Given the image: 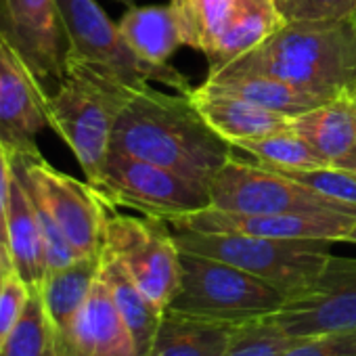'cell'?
<instances>
[{
    "label": "cell",
    "instance_id": "cell-1",
    "mask_svg": "<svg viewBox=\"0 0 356 356\" xmlns=\"http://www.w3.org/2000/svg\"><path fill=\"white\" fill-rule=\"evenodd\" d=\"M111 151L153 161L210 187L235 147L212 130L189 95L147 86L122 109Z\"/></svg>",
    "mask_w": 356,
    "mask_h": 356
},
{
    "label": "cell",
    "instance_id": "cell-2",
    "mask_svg": "<svg viewBox=\"0 0 356 356\" xmlns=\"http://www.w3.org/2000/svg\"><path fill=\"white\" fill-rule=\"evenodd\" d=\"M248 74L270 76L325 99H356V26L352 17L285 22L264 44L216 76Z\"/></svg>",
    "mask_w": 356,
    "mask_h": 356
},
{
    "label": "cell",
    "instance_id": "cell-3",
    "mask_svg": "<svg viewBox=\"0 0 356 356\" xmlns=\"http://www.w3.org/2000/svg\"><path fill=\"white\" fill-rule=\"evenodd\" d=\"M134 92L115 76L67 59L63 78L47 95L49 128L72 149L88 185L99 181L115 122Z\"/></svg>",
    "mask_w": 356,
    "mask_h": 356
},
{
    "label": "cell",
    "instance_id": "cell-4",
    "mask_svg": "<svg viewBox=\"0 0 356 356\" xmlns=\"http://www.w3.org/2000/svg\"><path fill=\"white\" fill-rule=\"evenodd\" d=\"M170 231L181 252L233 264L277 287L287 300L300 296L316 281L331 256L333 243L325 239H273L239 233H200L172 227Z\"/></svg>",
    "mask_w": 356,
    "mask_h": 356
},
{
    "label": "cell",
    "instance_id": "cell-5",
    "mask_svg": "<svg viewBox=\"0 0 356 356\" xmlns=\"http://www.w3.org/2000/svg\"><path fill=\"white\" fill-rule=\"evenodd\" d=\"M287 298L266 281L216 258L181 252V281L168 310L202 318L245 323L273 316Z\"/></svg>",
    "mask_w": 356,
    "mask_h": 356
},
{
    "label": "cell",
    "instance_id": "cell-6",
    "mask_svg": "<svg viewBox=\"0 0 356 356\" xmlns=\"http://www.w3.org/2000/svg\"><path fill=\"white\" fill-rule=\"evenodd\" d=\"M107 208H132L143 216L172 220L212 206L210 187L126 153L109 151L101 176L90 185Z\"/></svg>",
    "mask_w": 356,
    "mask_h": 356
},
{
    "label": "cell",
    "instance_id": "cell-7",
    "mask_svg": "<svg viewBox=\"0 0 356 356\" xmlns=\"http://www.w3.org/2000/svg\"><path fill=\"white\" fill-rule=\"evenodd\" d=\"M57 9L67 42V59L99 67L136 90L147 88L149 82H159L183 95L191 92L189 80L172 65H151L138 59L118 24L109 19L97 0H57Z\"/></svg>",
    "mask_w": 356,
    "mask_h": 356
},
{
    "label": "cell",
    "instance_id": "cell-8",
    "mask_svg": "<svg viewBox=\"0 0 356 356\" xmlns=\"http://www.w3.org/2000/svg\"><path fill=\"white\" fill-rule=\"evenodd\" d=\"M13 172L28 193L44 206L80 258L99 256L105 241L107 206L88 183L53 168L40 151L11 155Z\"/></svg>",
    "mask_w": 356,
    "mask_h": 356
},
{
    "label": "cell",
    "instance_id": "cell-9",
    "mask_svg": "<svg viewBox=\"0 0 356 356\" xmlns=\"http://www.w3.org/2000/svg\"><path fill=\"white\" fill-rule=\"evenodd\" d=\"M103 250L124 266L155 306L168 308L181 281V250L165 220L124 216L107 208Z\"/></svg>",
    "mask_w": 356,
    "mask_h": 356
},
{
    "label": "cell",
    "instance_id": "cell-10",
    "mask_svg": "<svg viewBox=\"0 0 356 356\" xmlns=\"http://www.w3.org/2000/svg\"><path fill=\"white\" fill-rule=\"evenodd\" d=\"M210 200L212 208L239 214L343 212L356 216V208L327 200L283 172L243 161L235 153L216 172L210 185Z\"/></svg>",
    "mask_w": 356,
    "mask_h": 356
},
{
    "label": "cell",
    "instance_id": "cell-11",
    "mask_svg": "<svg viewBox=\"0 0 356 356\" xmlns=\"http://www.w3.org/2000/svg\"><path fill=\"white\" fill-rule=\"evenodd\" d=\"M0 40L47 90L63 78L67 42L57 0H0Z\"/></svg>",
    "mask_w": 356,
    "mask_h": 356
},
{
    "label": "cell",
    "instance_id": "cell-12",
    "mask_svg": "<svg viewBox=\"0 0 356 356\" xmlns=\"http://www.w3.org/2000/svg\"><path fill=\"white\" fill-rule=\"evenodd\" d=\"M273 318L293 337L356 329V258L331 254L316 281Z\"/></svg>",
    "mask_w": 356,
    "mask_h": 356
},
{
    "label": "cell",
    "instance_id": "cell-13",
    "mask_svg": "<svg viewBox=\"0 0 356 356\" xmlns=\"http://www.w3.org/2000/svg\"><path fill=\"white\" fill-rule=\"evenodd\" d=\"M172 229L200 233H239L273 239H325L346 241L356 227L354 214L343 212H291V214H239L206 208L165 220Z\"/></svg>",
    "mask_w": 356,
    "mask_h": 356
},
{
    "label": "cell",
    "instance_id": "cell-14",
    "mask_svg": "<svg viewBox=\"0 0 356 356\" xmlns=\"http://www.w3.org/2000/svg\"><path fill=\"white\" fill-rule=\"evenodd\" d=\"M47 86L0 40V145L11 155L40 151L36 136L49 128Z\"/></svg>",
    "mask_w": 356,
    "mask_h": 356
},
{
    "label": "cell",
    "instance_id": "cell-15",
    "mask_svg": "<svg viewBox=\"0 0 356 356\" xmlns=\"http://www.w3.org/2000/svg\"><path fill=\"white\" fill-rule=\"evenodd\" d=\"M61 356H140L101 275L61 341Z\"/></svg>",
    "mask_w": 356,
    "mask_h": 356
},
{
    "label": "cell",
    "instance_id": "cell-16",
    "mask_svg": "<svg viewBox=\"0 0 356 356\" xmlns=\"http://www.w3.org/2000/svg\"><path fill=\"white\" fill-rule=\"evenodd\" d=\"M193 105L204 115V120L231 145L235 140L260 138L275 132L289 130L291 118L254 105L245 99L218 92L202 84L200 88L189 92Z\"/></svg>",
    "mask_w": 356,
    "mask_h": 356
},
{
    "label": "cell",
    "instance_id": "cell-17",
    "mask_svg": "<svg viewBox=\"0 0 356 356\" xmlns=\"http://www.w3.org/2000/svg\"><path fill=\"white\" fill-rule=\"evenodd\" d=\"M7 250L13 273L32 291L40 289L49 273L42 231L34 202L15 172L7 206Z\"/></svg>",
    "mask_w": 356,
    "mask_h": 356
},
{
    "label": "cell",
    "instance_id": "cell-18",
    "mask_svg": "<svg viewBox=\"0 0 356 356\" xmlns=\"http://www.w3.org/2000/svg\"><path fill=\"white\" fill-rule=\"evenodd\" d=\"M237 325L165 308L147 356H225Z\"/></svg>",
    "mask_w": 356,
    "mask_h": 356
},
{
    "label": "cell",
    "instance_id": "cell-19",
    "mask_svg": "<svg viewBox=\"0 0 356 356\" xmlns=\"http://www.w3.org/2000/svg\"><path fill=\"white\" fill-rule=\"evenodd\" d=\"M289 128L333 165L356 149V99H331L291 118Z\"/></svg>",
    "mask_w": 356,
    "mask_h": 356
},
{
    "label": "cell",
    "instance_id": "cell-20",
    "mask_svg": "<svg viewBox=\"0 0 356 356\" xmlns=\"http://www.w3.org/2000/svg\"><path fill=\"white\" fill-rule=\"evenodd\" d=\"M118 28L132 53L151 65H168L170 57L185 44L181 24L170 3L130 5L118 22Z\"/></svg>",
    "mask_w": 356,
    "mask_h": 356
},
{
    "label": "cell",
    "instance_id": "cell-21",
    "mask_svg": "<svg viewBox=\"0 0 356 356\" xmlns=\"http://www.w3.org/2000/svg\"><path fill=\"white\" fill-rule=\"evenodd\" d=\"M285 22L287 19L281 15L275 3H268V0H239V9L229 28L206 55L210 63L208 78L216 76L237 59L264 44Z\"/></svg>",
    "mask_w": 356,
    "mask_h": 356
},
{
    "label": "cell",
    "instance_id": "cell-22",
    "mask_svg": "<svg viewBox=\"0 0 356 356\" xmlns=\"http://www.w3.org/2000/svg\"><path fill=\"white\" fill-rule=\"evenodd\" d=\"M99 266H101V254L78 258L76 262L59 270L47 273L40 293L47 312L59 333V341H63L72 331V325L99 277Z\"/></svg>",
    "mask_w": 356,
    "mask_h": 356
},
{
    "label": "cell",
    "instance_id": "cell-23",
    "mask_svg": "<svg viewBox=\"0 0 356 356\" xmlns=\"http://www.w3.org/2000/svg\"><path fill=\"white\" fill-rule=\"evenodd\" d=\"M204 84L212 90L245 99L254 105L283 113L287 118H296L304 111H310V109L331 101L321 95L298 88L289 82H283V80H277L270 76H262V74L216 76V78H208Z\"/></svg>",
    "mask_w": 356,
    "mask_h": 356
},
{
    "label": "cell",
    "instance_id": "cell-24",
    "mask_svg": "<svg viewBox=\"0 0 356 356\" xmlns=\"http://www.w3.org/2000/svg\"><path fill=\"white\" fill-rule=\"evenodd\" d=\"M99 275L107 283V287L111 291V298H113L122 318L126 321V325H128V329H130V333L134 337L138 354L147 356L151 346H153V339H155V333H157L163 310L159 306H155L136 287V283L128 277L124 266L105 250H101Z\"/></svg>",
    "mask_w": 356,
    "mask_h": 356
},
{
    "label": "cell",
    "instance_id": "cell-25",
    "mask_svg": "<svg viewBox=\"0 0 356 356\" xmlns=\"http://www.w3.org/2000/svg\"><path fill=\"white\" fill-rule=\"evenodd\" d=\"M187 47L208 55L229 28L239 0H170Z\"/></svg>",
    "mask_w": 356,
    "mask_h": 356
},
{
    "label": "cell",
    "instance_id": "cell-26",
    "mask_svg": "<svg viewBox=\"0 0 356 356\" xmlns=\"http://www.w3.org/2000/svg\"><path fill=\"white\" fill-rule=\"evenodd\" d=\"M5 356H61L59 333L47 312L40 289H34L15 329L0 348Z\"/></svg>",
    "mask_w": 356,
    "mask_h": 356
},
{
    "label": "cell",
    "instance_id": "cell-27",
    "mask_svg": "<svg viewBox=\"0 0 356 356\" xmlns=\"http://www.w3.org/2000/svg\"><path fill=\"white\" fill-rule=\"evenodd\" d=\"M233 147L237 151L250 153L258 163L270 170H312L321 165H329L302 136H298L291 128L283 132H275L260 138L235 140Z\"/></svg>",
    "mask_w": 356,
    "mask_h": 356
},
{
    "label": "cell",
    "instance_id": "cell-28",
    "mask_svg": "<svg viewBox=\"0 0 356 356\" xmlns=\"http://www.w3.org/2000/svg\"><path fill=\"white\" fill-rule=\"evenodd\" d=\"M293 341L296 337L281 329L273 316L252 318L235 327L225 356H281Z\"/></svg>",
    "mask_w": 356,
    "mask_h": 356
},
{
    "label": "cell",
    "instance_id": "cell-29",
    "mask_svg": "<svg viewBox=\"0 0 356 356\" xmlns=\"http://www.w3.org/2000/svg\"><path fill=\"white\" fill-rule=\"evenodd\" d=\"M283 174L327 200L356 208V176L337 165H321L312 170H285Z\"/></svg>",
    "mask_w": 356,
    "mask_h": 356
},
{
    "label": "cell",
    "instance_id": "cell-30",
    "mask_svg": "<svg viewBox=\"0 0 356 356\" xmlns=\"http://www.w3.org/2000/svg\"><path fill=\"white\" fill-rule=\"evenodd\" d=\"M281 356H356V329L296 337Z\"/></svg>",
    "mask_w": 356,
    "mask_h": 356
},
{
    "label": "cell",
    "instance_id": "cell-31",
    "mask_svg": "<svg viewBox=\"0 0 356 356\" xmlns=\"http://www.w3.org/2000/svg\"><path fill=\"white\" fill-rule=\"evenodd\" d=\"M287 22L293 19H339L352 17L356 0H275Z\"/></svg>",
    "mask_w": 356,
    "mask_h": 356
},
{
    "label": "cell",
    "instance_id": "cell-32",
    "mask_svg": "<svg viewBox=\"0 0 356 356\" xmlns=\"http://www.w3.org/2000/svg\"><path fill=\"white\" fill-rule=\"evenodd\" d=\"M30 293L32 289L15 273H9L5 287L0 291V348L5 346L7 337L11 335L17 321L22 318Z\"/></svg>",
    "mask_w": 356,
    "mask_h": 356
},
{
    "label": "cell",
    "instance_id": "cell-33",
    "mask_svg": "<svg viewBox=\"0 0 356 356\" xmlns=\"http://www.w3.org/2000/svg\"><path fill=\"white\" fill-rule=\"evenodd\" d=\"M11 181H13L11 153L0 145V254H3L9 266H11V260H9V250H7V206H9V195H11Z\"/></svg>",
    "mask_w": 356,
    "mask_h": 356
},
{
    "label": "cell",
    "instance_id": "cell-34",
    "mask_svg": "<svg viewBox=\"0 0 356 356\" xmlns=\"http://www.w3.org/2000/svg\"><path fill=\"white\" fill-rule=\"evenodd\" d=\"M333 165H337V168H341V170L350 172L352 176H356V149H354L348 157L339 159V161H337V163H333Z\"/></svg>",
    "mask_w": 356,
    "mask_h": 356
},
{
    "label": "cell",
    "instance_id": "cell-35",
    "mask_svg": "<svg viewBox=\"0 0 356 356\" xmlns=\"http://www.w3.org/2000/svg\"><path fill=\"white\" fill-rule=\"evenodd\" d=\"M9 273H13V270H11V266L5 262L3 254H0V291H3V287H5V281H7Z\"/></svg>",
    "mask_w": 356,
    "mask_h": 356
},
{
    "label": "cell",
    "instance_id": "cell-36",
    "mask_svg": "<svg viewBox=\"0 0 356 356\" xmlns=\"http://www.w3.org/2000/svg\"><path fill=\"white\" fill-rule=\"evenodd\" d=\"M346 241H348V243H356V227L350 231V235L346 237Z\"/></svg>",
    "mask_w": 356,
    "mask_h": 356
},
{
    "label": "cell",
    "instance_id": "cell-37",
    "mask_svg": "<svg viewBox=\"0 0 356 356\" xmlns=\"http://www.w3.org/2000/svg\"><path fill=\"white\" fill-rule=\"evenodd\" d=\"M352 22H354V26H356V7H354V13H352Z\"/></svg>",
    "mask_w": 356,
    "mask_h": 356
},
{
    "label": "cell",
    "instance_id": "cell-38",
    "mask_svg": "<svg viewBox=\"0 0 356 356\" xmlns=\"http://www.w3.org/2000/svg\"><path fill=\"white\" fill-rule=\"evenodd\" d=\"M268 3H275V0H268Z\"/></svg>",
    "mask_w": 356,
    "mask_h": 356
},
{
    "label": "cell",
    "instance_id": "cell-39",
    "mask_svg": "<svg viewBox=\"0 0 356 356\" xmlns=\"http://www.w3.org/2000/svg\"><path fill=\"white\" fill-rule=\"evenodd\" d=\"M0 356H5V354H3V352H0Z\"/></svg>",
    "mask_w": 356,
    "mask_h": 356
}]
</instances>
